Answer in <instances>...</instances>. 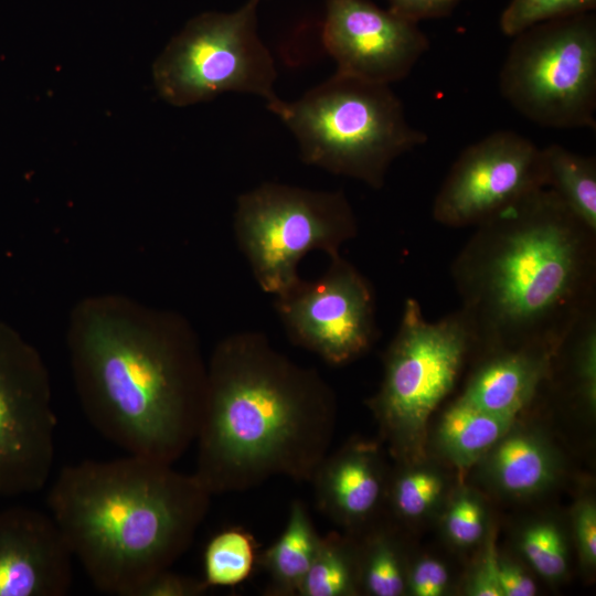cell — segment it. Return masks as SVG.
I'll return each mask as SVG.
<instances>
[{
    "label": "cell",
    "mask_w": 596,
    "mask_h": 596,
    "mask_svg": "<svg viewBox=\"0 0 596 596\" xmlns=\"http://www.w3.org/2000/svg\"><path fill=\"white\" fill-rule=\"evenodd\" d=\"M450 276L472 351H554L596 308V232L541 188L475 226Z\"/></svg>",
    "instance_id": "cell-1"
},
{
    "label": "cell",
    "mask_w": 596,
    "mask_h": 596,
    "mask_svg": "<svg viewBox=\"0 0 596 596\" xmlns=\"http://www.w3.org/2000/svg\"><path fill=\"white\" fill-rule=\"evenodd\" d=\"M336 419L334 392L316 369L289 359L263 332H234L207 366L193 473L212 496L274 477L310 482Z\"/></svg>",
    "instance_id": "cell-2"
},
{
    "label": "cell",
    "mask_w": 596,
    "mask_h": 596,
    "mask_svg": "<svg viewBox=\"0 0 596 596\" xmlns=\"http://www.w3.org/2000/svg\"><path fill=\"white\" fill-rule=\"evenodd\" d=\"M211 497L194 473L128 454L65 466L47 507L93 584L104 593L134 596L190 547Z\"/></svg>",
    "instance_id": "cell-3"
},
{
    "label": "cell",
    "mask_w": 596,
    "mask_h": 596,
    "mask_svg": "<svg viewBox=\"0 0 596 596\" xmlns=\"http://www.w3.org/2000/svg\"><path fill=\"white\" fill-rule=\"evenodd\" d=\"M75 364L91 424L128 454L172 465L195 441L207 368L184 332L96 315Z\"/></svg>",
    "instance_id": "cell-4"
},
{
    "label": "cell",
    "mask_w": 596,
    "mask_h": 596,
    "mask_svg": "<svg viewBox=\"0 0 596 596\" xmlns=\"http://www.w3.org/2000/svg\"><path fill=\"white\" fill-rule=\"evenodd\" d=\"M295 136L302 161L381 189L400 156L424 145L390 85L341 73L269 108Z\"/></svg>",
    "instance_id": "cell-5"
},
{
    "label": "cell",
    "mask_w": 596,
    "mask_h": 596,
    "mask_svg": "<svg viewBox=\"0 0 596 596\" xmlns=\"http://www.w3.org/2000/svg\"><path fill=\"white\" fill-rule=\"evenodd\" d=\"M356 235L354 211L341 190L265 182L236 200L237 246L259 288L274 297L298 283V264L307 253L340 254Z\"/></svg>",
    "instance_id": "cell-6"
},
{
    "label": "cell",
    "mask_w": 596,
    "mask_h": 596,
    "mask_svg": "<svg viewBox=\"0 0 596 596\" xmlns=\"http://www.w3.org/2000/svg\"><path fill=\"white\" fill-rule=\"evenodd\" d=\"M499 87L511 107L536 125L594 128V13L542 22L514 35L499 74Z\"/></svg>",
    "instance_id": "cell-7"
},
{
    "label": "cell",
    "mask_w": 596,
    "mask_h": 596,
    "mask_svg": "<svg viewBox=\"0 0 596 596\" xmlns=\"http://www.w3.org/2000/svg\"><path fill=\"white\" fill-rule=\"evenodd\" d=\"M471 351L470 331L459 310L429 321L417 299L405 300L397 331L385 351L380 390L370 400L396 457L406 458L417 445Z\"/></svg>",
    "instance_id": "cell-8"
},
{
    "label": "cell",
    "mask_w": 596,
    "mask_h": 596,
    "mask_svg": "<svg viewBox=\"0 0 596 596\" xmlns=\"http://www.w3.org/2000/svg\"><path fill=\"white\" fill-rule=\"evenodd\" d=\"M259 0L232 12H204L173 36L152 66L158 94L184 107L223 93H247L277 104V72L257 32Z\"/></svg>",
    "instance_id": "cell-9"
},
{
    "label": "cell",
    "mask_w": 596,
    "mask_h": 596,
    "mask_svg": "<svg viewBox=\"0 0 596 596\" xmlns=\"http://www.w3.org/2000/svg\"><path fill=\"white\" fill-rule=\"evenodd\" d=\"M322 276L274 297L287 332L330 365L348 364L370 350L377 336L375 295L371 283L341 254L329 257Z\"/></svg>",
    "instance_id": "cell-10"
},
{
    "label": "cell",
    "mask_w": 596,
    "mask_h": 596,
    "mask_svg": "<svg viewBox=\"0 0 596 596\" xmlns=\"http://www.w3.org/2000/svg\"><path fill=\"white\" fill-rule=\"evenodd\" d=\"M55 426L39 358L0 328V498L45 486L54 460Z\"/></svg>",
    "instance_id": "cell-11"
},
{
    "label": "cell",
    "mask_w": 596,
    "mask_h": 596,
    "mask_svg": "<svg viewBox=\"0 0 596 596\" xmlns=\"http://www.w3.org/2000/svg\"><path fill=\"white\" fill-rule=\"evenodd\" d=\"M541 188V148L515 131L498 130L460 152L435 195L432 215L451 228L477 226Z\"/></svg>",
    "instance_id": "cell-12"
},
{
    "label": "cell",
    "mask_w": 596,
    "mask_h": 596,
    "mask_svg": "<svg viewBox=\"0 0 596 596\" xmlns=\"http://www.w3.org/2000/svg\"><path fill=\"white\" fill-rule=\"evenodd\" d=\"M321 33L338 73L385 85L405 78L429 49L418 23L369 0H326Z\"/></svg>",
    "instance_id": "cell-13"
},
{
    "label": "cell",
    "mask_w": 596,
    "mask_h": 596,
    "mask_svg": "<svg viewBox=\"0 0 596 596\" xmlns=\"http://www.w3.org/2000/svg\"><path fill=\"white\" fill-rule=\"evenodd\" d=\"M73 554L49 514L14 507L0 511V596H62Z\"/></svg>",
    "instance_id": "cell-14"
},
{
    "label": "cell",
    "mask_w": 596,
    "mask_h": 596,
    "mask_svg": "<svg viewBox=\"0 0 596 596\" xmlns=\"http://www.w3.org/2000/svg\"><path fill=\"white\" fill-rule=\"evenodd\" d=\"M380 459L373 445L351 443L328 454L310 481L319 511L348 533L364 528L386 497Z\"/></svg>",
    "instance_id": "cell-15"
},
{
    "label": "cell",
    "mask_w": 596,
    "mask_h": 596,
    "mask_svg": "<svg viewBox=\"0 0 596 596\" xmlns=\"http://www.w3.org/2000/svg\"><path fill=\"white\" fill-rule=\"evenodd\" d=\"M553 352L535 348L482 352L459 398L487 413L517 418L546 381Z\"/></svg>",
    "instance_id": "cell-16"
},
{
    "label": "cell",
    "mask_w": 596,
    "mask_h": 596,
    "mask_svg": "<svg viewBox=\"0 0 596 596\" xmlns=\"http://www.w3.org/2000/svg\"><path fill=\"white\" fill-rule=\"evenodd\" d=\"M319 539L307 505L300 499L294 500L281 534L258 555L257 565H260L268 576L265 589L267 595H299Z\"/></svg>",
    "instance_id": "cell-17"
},
{
    "label": "cell",
    "mask_w": 596,
    "mask_h": 596,
    "mask_svg": "<svg viewBox=\"0 0 596 596\" xmlns=\"http://www.w3.org/2000/svg\"><path fill=\"white\" fill-rule=\"evenodd\" d=\"M489 477L502 491L529 496L547 487L555 476V459L540 438L510 430L488 451Z\"/></svg>",
    "instance_id": "cell-18"
},
{
    "label": "cell",
    "mask_w": 596,
    "mask_h": 596,
    "mask_svg": "<svg viewBox=\"0 0 596 596\" xmlns=\"http://www.w3.org/2000/svg\"><path fill=\"white\" fill-rule=\"evenodd\" d=\"M514 419L487 413L458 398L440 419V449L455 465L468 467L511 429Z\"/></svg>",
    "instance_id": "cell-19"
},
{
    "label": "cell",
    "mask_w": 596,
    "mask_h": 596,
    "mask_svg": "<svg viewBox=\"0 0 596 596\" xmlns=\"http://www.w3.org/2000/svg\"><path fill=\"white\" fill-rule=\"evenodd\" d=\"M545 188L596 232V160L552 143L541 148Z\"/></svg>",
    "instance_id": "cell-20"
},
{
    "label": "cell",
    "mask_w": 596,
    "mask_h": 596,
    "mask_svg": "<svg viewBox=\"0 0 596 596\" xmlns=\"http://www.w3.org/2000/svg\"><path fill=\"white\" fill-rule=\"evenodd\" d=\"M359 592L352 536L330 532L320 536L298 596H349Z\"/></svg>",
    "instance_id": "cell-21"
},
{
    "label": "cell",
    "mask_w": 596,
    "mask_h": 596,
    "mask_svg": "<svg viewBox=\"0 0 596 596\" xmlns=\"http://www.w3.org/2000/svg\"><path fill=\"white\" fill-rule=\"evenodd\" d=\"M354 549L359 592L372 596H401L405 593L406 573L391 534L374 531L362 542H354Z\"/></svg>",
    "instance_id": "cell-22"
},
{
    "label": "cell",
    "mask_w": 596,
    "mask_h": 596,
    "mask_svg": "<svg viewBox=\"0 0 596 596\" xmlns=\"http://www.w3.org/2000/svg\"><path fill=\"white\" fill-rule=\"evenodd\" d=\"M258 562L255 538L243 528H227L206 544L203 555L205 584L235 586L245 582Z\"/></svg>",
    "instance_id": "cell-23"
},
{
    "label": "cell",
    "mask_w": 596,
    "mask_h": 596,
    "mask_svg": "<svg viewBox=\"0 0 596 596\" xmlns=\"http://www.w3.org/2000/svg\"><path fill=\"white\" fill-rule=\"evenodd\" d=\"M595 8L596 0H511L499 23L502 33L513 38L535 24L589 13Z\"/></svg>",
    "instance_id": "cell-24"
},
{
    "label": "cell",
    "mask_w": 596,
    "mask_h": 596,
    "mask_svg": "<svg viewBox=\"0 0 596 596\" xmlns=\"http://www.w3.org/2000/svg\"><path fill=\"white\" fill-rule=\"evenodd\" d=\"M440 477L422 469L405 470L390 485L389 499L393 512L404 520H413L427 512L440 496Z\"/></svg>",
    "instance_id": "cell-25"
},
{
    "label": "cell",
    "mask_w": 596,
    "mask_h": 596,
    "mask_svg": "<svg viewBox=\"0 0 596 596\" xmlns=\"http://www.w3.org/2000/svg\"><path fill=\"white\" fill-rule=\"evenodd\" d=\"M520 549L529 564L547 579L561 578L567 568L566 545L551 523H536L522 533Z\"/></svg>",
    "instance_id": "cell-26"
},
{
    "label": "cell",
    "mask_w": 596,
    "mask_h": 596,
    "mask_svg": "<svg viewBox=\"0 0 596 596\" xmlns=\"http://www.w3.org/2000/svg\"><path fill=\"white\" fill-rule=\"evenodd\" d=\"M482 505L470 494L456 498L450 504L445 529L448 538L458 546H470L477 543L485 531V513Z\"/></svg>",
    "instance_id": "cell-27"
},
{
    "label": "cell",
    "mask_w": 596,
    "mask_h": 596,
    "mask_svg": "<svg viewBox=\"0 0 596 596\" xmlns=\"http://www.w3.org/2000/svg\"><path fill=\"white\" fill-rule=\"evenodd\" d=\"M209 586L203 579L162 570L142 583L134 596H200Z\"/></svg>",
    "instance_id": "cell-28"
},
{
    "label": "cell",
    "mask_w": 596,
    "mask_h": 596,
    "mask_svg": "<svg viewBox=\"0 0 596 596\" xmlns=\"http://www.w3.org/2000/svg\"><path fill=\"white\" fill-rule=\"evenodd\" d=\"M447 585L448 571L434 558L419 560L406 575V589L415 596H440Z\"/></svg>",
    "instance_id": "cell-29"
},
{
    "label": "cell",
    "mask_w": 596,
    "mask_h": 596,
    "mask_svg": "<svg viewBox=\"0 0 596 596\" xmlns=\"http://www.w3.org/2000/svg\"><path fill=\"white\" fill-rule=\"evenodd\" d=\"M579 556L587 566L596 564V509L590 500L582 501L574 515Z\"/></svg>",
    "instance_id": "cell-30"
},
{
    "label": "cell",
    "mask_w": 596,
    "mask_h": 596,
    "mask_svg": "<svg viewBox=\"0 0 596 596\" xmlns=\"http://www.w3.org/2000/svg\"><path fill=\"white\" fill-rule=\"evenodd\" d=\"M390 10L418 23L449 15L461 0H387Z\"/></svg>",
    "instance_id": "cell-31"
},
{
    "label": "cell",
    "mask_w": 596,
    "mask_h": 596,
    "mask_svg": "<svg viewBox=\"0 0 596 596\" xmlns=\"http://www.w3.org/2000/svg\"><path fill=\"white\" fill-rule=\"evenodd\" d=\"M497 578L503 596H533L534 581L517 564L497 560Z\"/></svg>",
    "instance_id": "cell-32"
},
{
    "label": "cell",
    "mask_w": 596,
    "mask_h": 596,
    "mask_svg": "<svg viewBox=\"0 0 596 596\" xmlns=\"http://www.w3.org/2000/svg\"><path fill=\"white\" fill-rule=\"evenodd\" d=\"M497 560L496 551L493 546H490L482 564L469 584V595L503 596L497 578Z\"/></svg>",
    "instance_id": "cell-33"
}]
</instances>
